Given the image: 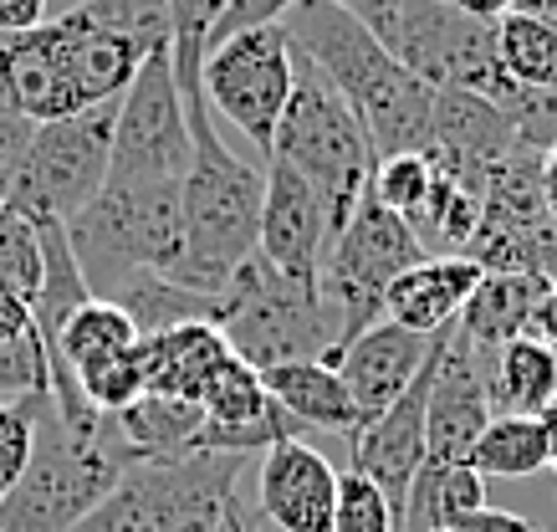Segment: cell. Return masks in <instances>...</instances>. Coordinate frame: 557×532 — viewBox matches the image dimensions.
Instances as JSON below:
<instances>
[{
  "instance_id": "6da1fadb",
  "label": "cell",
  "mask_w": 557,
  "mask_h": 532,
  "mask_svg": "<svg viewBox=\"0 0 557 532\" xmlns=\"http://www.w3.org/2000/svg\"><path fill=\"white\" fill-rule=\"evenodd\" d=\"M297 52L338 87L373 138V154H424L435 128V87L333 0H297L282 16Z\"/></svg>"
},
{
  "instance_id": "7a4b0ae2",
  "label": "cell",
  "mask_w": 557,
  "mask_h": 532,
  "mask_svg": "<svg viewBox=\"0 0 557 532\" xmlns=\"http://www.w3.org/2000/svg\"><path fill=\"white\" fill-rule=\"evenodd\" d=\"M189 154L180 206H185V251L174 261L170 282L189 293L215 297L231 276L256 257L261 236V200H267V164L236 154L215 128V113L189 119Z\"/></svg>"
},
{
  "instance_id": "3957f363",
  "label": "cell",
  "mask_w": 557,
  "mask_h": 532,
  "mask_svg": "<svg viewBox=\"0 0 557 532\" xmlns=\"http://www.w3.org/2000/svg\"><path fill=\"white\" fill-rule=\"evenodd\" d=\"M144 57L98 32L83 11L41 21L36 32H0V92L36 123L113 103Z\"/></svg>"
},
{
  "instance_id": "277c9868",
  "label": "cell",
  "mask_w": 557,
  "mask_h": 532,
  "mask_svg": "<svg viewBox=\"0 0 557 532\" xmlns=\"http://www.w3.org/2000/svg\"><path fill=\"white\" fill-rule=\"evenodd\" d=\"M134 461L113 420L102 435H72L51 410V395L36 399V446L21 481L0 497V532H72Z\"/></svg>"
},
{
  "instance_id": "5b68a950",
  "label": "cell",
  "mask_w": 557,
  "mask_h": 532,
  "mask_svg": "<svg viewBox=\"0 0 557 532\" xmlns=\"http://www.w3.org/2000/svg\"><path fill=\"white\" fill-rule=\"evenodd\" d=\"M271 159H282L302 174L307 185L322 195L327 206V231L338 236L348 215H354L363 200H369L373 185V138L363 128L348 98L327 83L302 52H297V83H292L287 113L276 123V144H271Z\"/></svg>"
},
{
  "instance_id": "8992f818",
  "label": "cell",
  "mask_w": 557,
  "mask_h": 532,
  "mask_svg": "<svg viewBox=\"0 0 557 532\" xmlns=\"http://www.w3.org/2000/svg\"><path fill=\"white\" fill-rule=\"evenodd\" d=\"M180 185L108 180L98 189V200L67 225L72 257L83 267L92 297H113L138 272H159V276L174 272V261L185 251Z\"/></svg>"
},
{
  "instance_id": "52a82bcc",
  "label": "cell",
  "mask_w": 557,
  "mask_h": 532,
  "mask_svg": "<svg viewBox=\"0 0 557 532\" xmlns=\"http://www.w3.org/2000/svg\"><path fill=\"white\" fill-rule=\"evenodd\" d=\"M215 327L225 333V344L236 359L251 369H276V363L297 359H338V318L322 302L318 287H302L251 257L225 287L215 293Z\"/></svg>"
},
{
  "instance_id": "ba28073f",
  "label": "cell",
  "mask_w": 557,
  "mask_h": 532,
  "mask_svg": "<svg viewBox=\"0 0 557 532\" xmlns=\"http://www.w3.org/2000/svg\"><path fill=\"white\" fill-rule=\"evenodd\" d=\"M240 466L246 456L220 450H174L134 461L72 532H210L236 502Z\"/></svg>"
},
{
  "instance_id": "9c48e42d",
  "label": "cell",
  "mask_w": 557,
  "mask_h": 532,
  "mask_svg": "<svg viewBox=\"0 0 557 532\" xmlns=\"http://www.w3.org/2000/svg\"><path fill=\"white\" fill-rule=\"evenodd\" d=\"M113 119H119V98L67 119L36 123L32 149L21 159L5 206L21 210L32 225H72L83 215L98 189L108 185V164H113Z\"/></svg>"
},
{
  "instance_id": "30bf717a",
  "label": "cell",
  "mask_w": 557,
  "mask_h": 532,
  "mask_svg": "<svg viewBox=\"0 0 557 532\" xmlns=\"http://www.w3.org/2000/svg\"><path fill=\"white\" fill-rule=\"evenodd\" d=\"M414 261H424L420 236L409 231L405 215H394V210L379 206L369 195L348 215V225L338 236L327 240L322 272H318V293L333 308V318H338L343 344L384 318V293L394 287V276L409 272Z\"/></svg>"
},
{
  "instance_id": "8fae6325",
  "label": "cell",
  "mask_w": 557,
  "mask_h": 532,
  "mask_svg": "<svg viewBox=\"0 0 557 532\" xmlns=\"http://www.w3.org/2000/svg\"><path fill=\"white\" fill-rule=\"evenodd\" d=\"M292 83H297V41L287 36L282 21L251 26V32H240L205 52V103H210L215 119H225V128H236L251 144L261 164L271 159Z\"/></svg>"
},
{
  "instance_id": "7c38bea8",
  "label": "cell",
  "mask_w": 557,
  "mask_h": 532,
  "mask_svg": "<svg viewBox=\"0 0 557 532\" xmlns=\"http://www.w3.org/2000/svg\"><path fill=\"white\" fill-rule=\"evenodd\" d=\"M388 52L430 87L475 92L496 108L517 92V83L502 67V52H496V21L466 16L450 0H405Z\"/></svg>"
},
{
  "instance_id": "4fadbf2b",
  "label": "cell",
  "mask_w": 557,
  "mask_h": 532,
  "mask_svg": "<svg viewBox=\"0 0 557 532\" xmlns=\"http://www.w3.org/2000/svg\"><path fill=\"white\" fill-rule=\"evenodd\" d=\"M189 154H195V138H189L185 98H180V83H174V62L170 52H149L119 98L108 180L180 185L189 170Z\"/></svg>"
},
{
  "instance_id": "5bb4252c",
  "label": "cell",
  "mask_w": 557,
  "mask_h": 532,
  "mask_svg": "<svg viewBox=\"0 0 557 532\" xmlns=\"http://www.w3.org/2000/svg\"><path fill=\"white\" fill-rule=\"evenodd\" d=\"M440 344H445V333L435 338V354L424 359V369L414 374L405 395L394 399L384 415H373L363 425L348 435V466L363 471V477L394 502V517L405 507L409 497V481L414 471L424 466V410H430V384H435V363H440Z\"/></svg>"
},
{
  "instance_id": "9a60e30c",
  "label": "cell",
  "mask_w": 557,
  "mask_h": 532,
  "mask_svg": "<svg viewBox=\"0 0 557 532\" xmlns=\"http://www.w3.org/2000/svg\"><path fill=\"white\" fill-rule=\"evenodd\" d=\"M491 415L496 405H491L486 359L450 323L430 384V410H424V461H471V446L481 441Z\"/></svg>"
},
{
  "instance_id": "2e32d148",
  "label": "cell",
  "mask_w": 557,
  "mask_h": 532,
  "mask_svg": "<svg viewBox=\"0 0 557 532\" xmlns=\"http://www.w3.org/2000/svg\"><path fill=\"white\" fill-rule=\"evenodd\" d=\"M327 240H333V231H327L322 195L292 164L267 159V200H261L256 257L276 267L282 276H292V282H302V287H318Z\"/></svg>"
},
{
  "instance_id": "e0dca14e",
  "label": "cell",
  "mask_w": 557,
  "mask_h": 532,
  "mask_svg": "<svg viewBox=\"0 0 557 532\" xmlns=\"http://www.w3.org/2000/svg\"><path fill=\"white\" fill-rule=\"evenodd\" d=\"M256 502L261 517L282 532H333V502H338V471L302 435H287L267 446L256 471Z\"/></svg>"
},
{
  "instance_id": "ac0fdd59",
  "label": "cell",
  "mask_w": 557,
  "mask_h": 532,
  "mask_svg": "<svg viewBox=\"0 0 557 532\" xmlns=\"http://www.w3.org/2000/svg\"><path fill=\"white\" fill-rule=\"evenodd\" d=\"M435 338L440 333L424 338V333H409V327L379 318L373 327H363L358 338H348V344L338 348L333 369L343 374V384H348V395H354V405H358L363 420L384 415L388 405L414 384V374L424 369V359L435 354Z\"/></svg>"
},
{
  "instance_id": "d6986e66",
  "label": "cell",
  "mask_w": 557,
  "mask_h": 532,
  "mask_svg": "<svg viewBox=\"0 0 557 532\" xmlns=\"http://www.w3.org/2000/svg\"><path fill=\"white\" fill-rule=\"evenodd\" d=\"M481 276H486V267H475L471 257H424L394 276V287L384 293V318L409 327V333H424V338L445 333L460 318V308L471 302Z\"/></svg>"
},
{
  "instance_id": "ffe728a7",
  "label": "cell",
  "mask_w": 557,
  "mask_h": 532,
  "mask_svg": "<svg viewBox=\"0 0 557 532\" xmlns=\"http://www.w3.org/2000/svg\"><path fill=\"white\" fill-rule=\"evenodd\" d=\"M138 359H144L149 389L200 405L205 389L215 384V374L231 359V344H225V333L215 323H180V327L138 338Z\"/></svg>"
},
{
  "instance_id": "44dd1931",
  "label": "cell",
  "mask_w": 557,
  "mask_h": 532,
  "mask_svg": "<svg viewBox=\"0 0 557 532\" xmlns=\"http://www.w3.org/2000/svg\"><path fill=\"white\" fill-rule=\"evenodd\" d=\"M553 282L537 272H486L475 282L471 302L460 308L456 327L466 333V344L475 354H496L502 344L522 338L527 323H532V308L542 302Z\"/></svg>"
},
{
  "instance_id": "7402d4cb",
  "label": "cell",
  "mask_w": 557,
  "mask_h": 532,
  "mask_svg": "<svg viewBox=\"0 0 557 532\" xmlns=\"http://www.w3.org/2000/svg\"><path fill=\"white\" fill-rule=\"evenodd\" d=\"M267 395L282 405V410L297 420V425H318V430H338V435H354L363 425L354 395L333 363L322 359H297V363H276L267 369Z\"/></svg>"
},
{
  "instance_id": "603a6c76",
  "label": "cell",
  "mask_w": 557,
  "mask_h": 532,
  "mask_svg": "<svg viewBox=\"0 0 557 532\" xmlns=\"http://www.w3.org/2000/svg\"><path fill=\"white\" fill-rule=\"evenodd\" d=\"M486 359V384L496 415H547L557 405V348L542 338H511Z\"/></svg>"
},
{
  "instance_id": "cb8c5ba5",
  "label": "cell",
  "mask_w": 557,
  "mask_h": 532,
  "mask_svg": "<svg viewBox=\"0 0 557 532\" xmlns=\"http://www.w3.org/2000/svg\"><path fill=\"white\" fill-rule=\"evenodd\" d=\"M138 338H144V333H138V323L123 312V302H113V297H87L83 308L62 323L47 363L51 369H72V374L83 379L87 369H102V363L134 354Z\"/></svg>"
},
{
  "instance_id": "d4e9b609",
  "label": "cell",
  "mask_w": 557,
  "mask_h": 532,
  "mask_svg": "<svg viewBox=\"0 0 557 532\" xmlns=\"http://www.w3.org/2000/svg\"><path fill=\"white\" fill-rule=\"evenodd\" d=\"M486 507V477L471 461H424L409 481V497L394 517V532H435Z\"/></svg>"
},
{
  "instance_id": "484cf974",
  "label": "cell",
  "mask_w": 557,
  "mask_h": 532,
  "mask_svg": "<svg viewBox=\"0 0 557 532\" xmlns=\"http://www.w3.org/2000/svg\"><path fill=\"white\" fill-rule=\"evenodd\" d=\"M119 441L134 450L138 461H153V456H174V450H195L205 430V405L180 395H159V389H144V395L128 405V410L108 415Z\"/></svg>"
},
{
  "instance_id": "4316f807",
  "label": "cell",
  "mask_w": 557,
  "mask_h": 532,
  "mask_svg": "<svg viewBox=\"0 0 557 532\" xmlns=\"http://www.w3.org/2000/svg\"><path fill=\"white\" fill-rule=\"evenodd\" d=\"M471 466L481 477H537L553 466V446H547V425L542 415H491L481 441L471 446Z\"/></svg>"
},
{
  "instance_id": "83f0119b",
  "label": "cell",
  "mask_w": 557,
  "mask_h": 532,
  "mask_svg": "<svg viewBox=\"0 0 557 532\" xmlns=\"http://www.w3.org/2000/svg\"><path fill=\"white\" fill-rule=\"evenodd\" d=\"M113 302H123V312L138 323V333L149 338V333H164V327H180V323H215V297L205 293H189L180 282L159 272H138L128 276Z\"/></svg>"
},
{
  "instance_id": "f1b7e54d",
  "label": "cell",
  "mask_w": 557,
  "mask_h": 532,
  "mask_svg": "<svg viewBox=\"0 0 557 532\" xmlns=\"http://www.w3.org/2000/svg\"><path fill=\"white\" fill-rule=\"evenodd\" d=\"M225 0H170V21H174V41H170V62H174V83H180V98H185V119H200L210 113L205 103V47H210V32H215Z\"/></svg>"
},
{
  "instance_id": "f546056e",
  "label": "cell",
  "mask_w": 557,
  "mask_h": 532,
  "mask_svg": "<svg viewBox=\"0 0 557 532\" xmlns=\"http://www.w3.org/2000/svg\"><path fill=\"white\" fill-rule=\"evenodd\" d=\"M496 52L517 87H557V21L511 11L496 21Z\"/></svg>"
},
{
  "instance_id": "4dcf8cb0",
  "label": "cell",
  "mask_w": 557,
  "mask_h": 532,
  "mask_svg": "<svg viewBox=\"0 0 557 532\" xmlns=\"http://www.w3.org/2000/svg\"><path fill=\"white\" fill-rule=\"evenodd\" d=\"M98 32L128 41L138 57L149 52H170L174 41V21H170V0H87L77 5Z\"/></svg>"
},
{
  "instance_id": "1f68e13d",
  "label": "cell",
  "mask_w": 557,
  "mask_h": 532,
  "mask_svg": "<svg viewBox=\"0 0 557 532\" xmlns=\"http://www.w3.org/2000/svg\"><path fill=\"white\" fill-rule=\"evenodd\" d=\"M430 189H435V164H430V154H388L373 164L369 195L379 206L394 210V215H405V221H414L424 210Z\"/></svg>"
},
{
  "instance_id": "d6a6232c",
  "label": "cell",
  "mask_w": 557,
  "mask_h": 532,
  "mask_svg": "<svg viewBox=\"0 0 557 532\" xmlns=\"http://www.w3.org/2000/svg\"><path fill=\"white\" fill-rule=\"evenodd\" d=\"M0 282L21 297H36L41 287V231L11 206H0Z\"/></svg>"
},
{
  "instance_id": "836d02e7",
  "label": "cell",
  "mask_w": 557,
  "mask_h": 532,
  "mask_svg": "<svg viewBox=\"0 0 557 532\" xmlns=\"http://www.w3.org/2000/svg\"><path fill=\"white\" fill-rule=\"evenodd\" d=\"M333 532H394V502H388L363 471H354V466L338 471Z\"/></svg>"
},
{
  "instance_id": "e575fe53",
  "label": "cell",
  "mask_w": 557,
  "mask_h": 532,
  "mask_svg": "<svg viewBox=\"0 0 557 532\" xmlns=\"http://www.w3.org/2000/svg\"><path fill=\"white\" fill-rule=\"evenodd\" d=\"M502 113L517 128V144L532 149V154H547L557 149V87H517Z\"/></svg>"
},
{
  "instance_id": "d590c367",
  "label": "cell",
  "mask_w": 557,
  "mask_h": 532,
  "mask_svg": "<svg viewBox=\"0 0 557 532\" xmlns=\"http://www.w3.org/2000/svg\"><path fill=\"white\" fill-rule=\"evenodd\" d=\"M83 395H87V405L92 410H102V415H119V410H128L144 389H149V379H144V359H138V348L134 354H123V359H113V363H102V369H87L83 379Z\"/></svg>"
},
{
  "instance_id": "8d00e7d4",
  "label": "cell",
  "mask_w": 557,
  "mask_h": 532,
  "mask_svg": "<svg viewBox=\"0 0 557 532\" xmlns=\"http://www.w3.org/2000/svg\"><path fill=\"white\" fill-rule=\"evenodd\" d=\"M36 446V405H16V399H0V497L11 492L32 461Z\"/></svg>"
},
{
  "instance_id": "74e56055",
  "label": "cell",
  "mask_w": 557,
  "mask_h": 532,
  "mask_svg": "<svg viewBox=\"0 0 557 532\" xmlns=\"http://www.w3.org/2000/svg\"><path fill=\"white\" fill-rule=\"evenodd\" d=\"M32 134H36V119H26V113L0 92V206H5L11 180H16L21 159H26V149H32Z\"/></svg>"
},
{
  "instance_id": "f35d334b",
  "label": "cell",
  "mask_w": 557,
  "mask_h": 532,
  "mask_svg": "<svg viewBox=\"0 0 557 532\" xmlns=\"http://www.w3.org/2000/svg\"><path fill=\"white\" fill-rule=\"evenodd\" d=\"M292 5H297V0H225L215 32H210V47H220V41H231V36H240V32H251V26L282 21ZM210 47H205V52H210Z\"/></svg>"
},
{
  "instance_id": "ab89813d",
  "label": "cell",
  "mask_w": 557,
  "mask_h": 532,
  "mask_svg": "<svg viewBox=\"0 0 557 532\" xmlns=\"http://www.w3.org/2000/svg\"><path fill=\"white\" fill-rule=\"evenodd\" d=\"M333 5H343L348 16L363 21L384 47L394 41V32H399V11H405V0H333Z\"/></svg>"
},
{
  "instance_id": "60d3db41",
  "label": "cell",
  "mask_w": 557,
  "mask_h": 532,
  "mask_svg": "<svg viewBox=\"0 0 557 532\" xmlns=\"http://www.w3.org/2000/svg\"><path fill=\"white\" fill-rule=\"evenodd\" d=\"M450 532H547V528H537L532 517H522V512H502V507H475V512H466L460 522H450Z\"/></svg>"
},
{
  "instance_id": "b9f144b4",
  "label": "cell",
  "mask_w": 557,
  "mask_h": 532,
  "mask_svg": "<svg viewBox=\"0 0 557 532\" xmlns=\"http://www.w3.org/2000/svg\"><path fill=\"white\" fill-rule=\"evenodd\" d=\"M26 333H36L32 297H21L16 287L0 282V344H16V338H26Z\"/></svg>"
},
{
  "instance_id": "7bdbcfd3",
  "label": "cell",
  "mask_w": 557,
  "mask_h": 532,
  "mask_svg": "<svg viewBox=\"0 0 557 532\" xmlns=\"http://www.w3.org/2000/svg\"><path fill=\"white\" fill-rule=\"evenodd\" d=\"M51 21V0H0V32H36Z\"/></svg>"
},
{
  "instance_id": "ee69618b",
  "label": "cell",
  "mask_w": 557,
  "mask_h": 532,
  "mask_svg": "<svg viewBox=\"0 0 557 532\" xmlns=\"http://www.w3.org/2000/svg\"><path fill=\"white\" fill-rule=\"evenodd\" d=\"M527 338H542V344L557 348V282L542 293V302L532 308V323H527Z\"/></svg>"
},
{
  "instance_id": "f6af8a7d",
  "label": "cell",
  "mask_w": 557,
  "mask_h": 532,
  "mask_svg": "<svg viewBox=\"0 0 557 532\" xmlns=\"http://www.w3.org/2000/svg\"><path fill=\"white\" fill-rule=\"evenodd\" d=\"M450 5L466 11V16H475V21H502V16H511L517 0H450Z\"/></svg>"
},
{
  "instance_id": "bcb514c9",
  "label": "cell",
  "mask_w": 557,
  "mask_h": 532,
  "mask_svg": "<svg viewBox=\"0 0 557 532\" xmlns=\"http://www.w3.org/2000/svg\"><path fill=\"white\" fill-rule=\"evenodd\" d=\"M210 532H256V522H251V512H246V507H240V497H236L225 512H220V522Z\"/></svg>"
},
{
  "instance_id": "7dc6e473",
  "label": "cell",
  "mask_w": 557,
  "mask_h": 532,
  "mask_svg": "<svg viewBox=\"0 0 557 532\" xmlns=\"http://www.w3.org/2000/svg\"><path fill=\"white\" fill-rule=\"evenodd\" d=\"M542 195H547V210L557 215V149L542 154Z\"/></svg>"
},
{
  "instance_id": "c3c4849f",
  "label": "cell",
  "mask_w": 557,
  "mask_h": 532,
  "mask_svg": "<svg viewBox=\"0 0 557 532\" xmlns=\"http://www.w3.org/2000/svg\"><path fill=\"white\" fill-rule=\"evenodd\" d=\"M542 425H547V446H553V466H557V405L542 415Z\"/></svg>"
},
{
  "instance_id": "681fc988",
  "label": "cell",
  "mask_w": 557,
  "mask_h": 532,
  "mask_svg": "<svg viewBox=\"0 0 557 532\" xmlns=\"http://www.w3.org/2000/svg\"><path fill=\"white\" fill-rule=\"evenodd\" d=\"M51 5H62V11H77V5H87V0H51ZM62 11H57V16H62Z\"/></svg>"
},
{
  "instance_id": "f907efd6",
  "label": "cell",
  "mask_w": 557,
  "mask_h": 532,
  "mask_svg": "<svg viewBox=\"0 0 557 532\" xmlns=\"http://www.w3.org/2000/svg\"><path fill=\"white\" fill-rule=\"evenodd\" d=\"M435 532H450V528H435Z\"/></svg>"
}]
</instances>
